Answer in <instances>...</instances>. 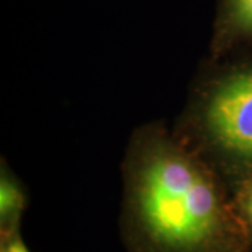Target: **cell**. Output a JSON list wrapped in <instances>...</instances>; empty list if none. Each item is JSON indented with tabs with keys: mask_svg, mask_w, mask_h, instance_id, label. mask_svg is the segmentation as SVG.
I'll use <instances>...</instances> for the list:
<instances>
[{
	"mask_svg": "<svg viewBox=\"0 0 252 252\" xmlns=\"http://www.w3.org/2000/svg\"><path fill=\"white\" fill-rule=\"evenodd\" d=\"M125 215L138 252H222L235 237L206 167L166 132L135 138L125 167Z\"/></svg>",
	"mask_w": 252,
	"mask_h": 252,
	"instance_id": "6da1fadb",
	"label": "cell"
},
{
	"mask_svg": "<svg viewBox=\"0 0 252 252\" xmlns=\"http://www.w3.org/2000/svg\"><path fill=\"white\" fill-rule=\"evenodd\" d=\"M202 123L217 149L239 162L252 163V70L220 82L207 99Z\"/></svg>",
	"mask_w": 252,
	"mask_h": 252,
	"instance_id": "7a4b0ae2",
	"label": "cell"
},
{
	"mask_svg": "<svg viewBox=\"0 0 252 252\" xmlns=\"http://www.w3.org/2000/svg\"><path fill=\"white\" fill-rule=\"evenodd\" d=\"M25 208V195L18 181L6 169L0 176V234L1 238L18 231Z\"/></svg>",
	"mask_w": 252,
	"mask_h": 252,
	"instance_id": "3957f363",
	"label": "cell"
},
{
	"mask_svg": "<svg viewBox=\"0 0 252 252\" xmlns=\"http://www.w3.org/2000/svg\"><path fill=\"white\" fill-rule=\"evenodd\" d=\"M228 17L238 32L252 33V0H229Z\"/></svg>",
	"mask_w": 252,
	"mask_h": 252,
	"instance_id": "277c9868",
	"label": "cell"
},
{
	"mask_svg": "<svg viewBox=\"0 0 252 252\" xmlns=\"http://www.w3.org/2000/svg\"><path fill=\"white\" fill-rule=\"evenodd\" d=\"M0 252H31L19 236V232H14L8 237L1 238V249Z\"/></svg>",
	"mask_w": 252,
	"mask_h": 252,
	"instance_id": "5b68a950",
	"label": "cell"
},
{
	"mask_svg": "<svg viewBox=\"0 0 252 252\" xmlns=\"http://www.w3.org/2000/svg\"><path fill=\"white\" fill-rule=\"evenodd\" d=\"M241 203L245 219L248 220L249 224L252 228V180L249 182L242 193Z\"/></svg>",
	"mask_w": 252,
	"mask_h": 252,
	"instance_id": "8992f818",
	"label": "cell"
}]
</instances>
